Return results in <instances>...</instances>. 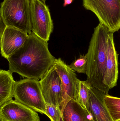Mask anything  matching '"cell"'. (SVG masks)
Here are the masks:
<instances>
[{
    "mask_svg": "<svg viewBox=\"0 0 120 121\" xmlns=\"http://www.w3.org/2000/svg\"><path fill=\"white\" fill-rule=\"evenodd\" d=\"M90 83L87 81H80L77 102L80 105L88 111L89 101V87Z\"/></svg>",
    "mask_w": 120,
    "mask_h": 121,
    "instance_id": "2e32d148",
    "label": "cell"
},
{
    "mask_svg": "<svg viewBox=\"0 0 120 121\" xmlns=\"http://www.w3.org/2000/svg\"><path fill=\"white\" fill-rule=\"evenodd\" d=\"M114 33L110 32L108 40L107 60L103 78V83L109 90L116 86L118 77V54L114 43Z\"/></svg>",
    "mask_w": 120,
    "mask_h": 121,
    "instance_id": "30bf717a",
    "label": "cell"
},
{
    "mask_svg": "<svg viewBox=\"0 0 120 121\" xmlns=\"http://www.w3.org/2000/svg\"><path fill=\"white\" fill-rule=\"evenodd\" d=\"M0 36L2 35V34L3 33L4 30H5L6 27H7L3 21L2 20V19L0 18Z\"/></svg>",
    "mask_w": 120,
    "mask_h": 121,
    "instance_id": "d6986e66",
    "label": "cell"
},
{
    "mask_svg": "<svg viewBox=\"0 0 120 121\" xmlns=\"http://www.w3.org/2000/svg\"><path fill=\"white\" fill-rule=\"evenodd\" d=\"M110 32L101 23L94 28L87 53V80L94 87L108 94L103 83Z\"/></svg>",
    "mask_w": 120,
    "mask_h": 121,
    "instance_id": "7a4b0ae2",
    "label": "cell"
},
{
    "mask_svg": "<svg viewBox=\"0 0 120 121\" xmlns=\"http://www.w3.org/2000/svg\"><path fill=\"white\" fill-rule=\"evenodd\" d=\"M0 14L7 27L28 34L31 32L30 0H4L1 3Z\"/></svg>",
    "mask_w": 120,
    "mask_h": 121,
    "instance_id": "3957f363",
    "label": "cell"
},
{
    "mask_svg": "<svg viewBox=\"0 0 120 121\" xmlns=\"http://www.w3.org/2000/svg\"><path fill=\"white\" fill-rule=\"evenodd\" d=\"M39 82L46 104L61 109L63 101V86L54 65L40 79Z\"/></svg>",
    "mask_w": 120,
    "mask_h": 121,
    "instance_id": "52a82bcc",
    "label": "cell"
},
{
    "mask_svg": "<svg viewBox=\"0 0 120 121\" xmlns=\"http://www.w3.org/2000/svg\"><path fill=\"white\" fill-rule=\"evenodd\" d=\"M89 101L88 111L94 121H113L106 108L104 101L106 95L108 94L94 87H89Z\"/></svg>",
    "mask_w": 120,
    "mask_h": 121,
    "instance_id": "7c38bea8",
    "label": "cell"
},
{
    "mask_svg": "<svg viewBox=\"0 0 120 121\" xmlns=\"http://www.w3.org/2000/svg\"><path fill=\"white\" fill-rule=\"evenodd\" d=\"M46 116L51 121H62V111L60 108L46 104Z\"/></svg>",
    "mask_w": 120,
    "mask_h": 121,
    "instance_id": "ac0fdd59",
    "label": "cell"
},
{
    "mask_svg": "<svg viewBox=\"0 0 120 121\" xmlns=\"http://www.w3.org/2000/svg\"><path fill=\"white\" fill-rule=\"evenodd\" d=\"M82 5L96 15L110 32L120 30V0H82Z\"/></svg>",
    "mask_w": 120,
    "mask_h": 121,
    "instance_id": "277c9868",
    "label": "cell"
},
{
    "mask_svg": "<svg viewBox=\"0 0 120 121\" xmlns=\"http://www.w3.org/2000/svg\"><path fill=\"white\" fill-rule=\"evenodd\" d=\"M62 113V121H94L89 111L73 99L66 104Z\"/></svg>",
    "mask_w": 120,
    "mask_h": 121,
    "instance_id": "4fadbf2b",
    "label": "cell"
},
{
    "mask_svg": "<svg viewBox=\"0 0 120 121\" xmlns=\"http://www.w3.org/2000/svg\"><path fill=\"white\" fill-rule=\"evenodd\" d=\"M88 60L87 54L80 55L79 57L73 61L70 65V67L78 73L86 74Z\"/></svg>",
    "mask_w": 120,
    "mask_h": 121,
    "instance_id": "e0dca14e",
    "label": "cell"
},
{
    "mask_svg": "<svg viewBox=\"0 0 120 121\" xmlns=\"http://www.w3.org/2000/svg\"><path fill=\"white\" fill-rule=\"evenodd\" d=\"M15 100L46 115V106L39 81L26 78L15 82L13 92Z\"/></svg>",
    "mask_w": 120,
    "mask_h": 121,
    "instance_id": "5b68a950",
    "label": "cell"
},
{
    "mask_svg": "<svg viewBox=\"0 0 120 121\" xmlns=\"http://www.w3.org/2000/svg\"><path fill=\"white\" fill-rule=\"evenodd\" d=\"M23 45L7 59L9 69L28 79L39 80L53 65L55 57L49 50L48 42L32 32Z\"/></svg>",
    "mask_w": 120,
    "mask_h": 121,
    "instance_id": "6da1fadb",
    "label": "cell"
},
{
    "mask_svg": "<svg viewBox=\"0 0 120 121\" xmlns=\"http://www.w3.org/2000/svg\"><path fill=\"white\" fill-rule=\"evenodd\" d=\"M104 101L106 108L113 121H120V98L106 95Z\"/></svg>",
    "mask_w": 120,
    "mask_h": 121,
    "instance_id": "9a60e30c",
    "label": "cell"
},
{
    "mask_svg": "<svg viewBox=\"0 0 120 121\" xmlns=\"http://www.w3.org/2000/svg\"><path fill=\"white\" fill-rule=\"evenodd\" d=\"M28 37V33H27L7 26L0 36L2 56L7 59L23 45Z\"/></svg>",
    "mask_w": 120,
    "mask_h": 121,
    "instance_id": "8fae6325",
    "label": "cell"
},
{
    "mask_svg": "<svg viewBox=\"0 0 120 121\" xmlns=\"http://www.w3.org/2000/svg\"><path fill=\"white\" fill-rule=\"evenodd\" d=\"M43 0H30L31 30L46 42L49 40L54 25L49 9Z\"/></svg>",
    "mask_w": 120,
    "mask_h": 121,
    "instance_id": "8992f818",
    "label": "cell"
},
{
    "mask_svg": "<svg viewBox=\"0 0 120 121\" xmlns=\"http://www.w3.org/2000/svg\"><path fill=\"white\" fill-rule=\"evenodd\" d=\"M43 0L44 1H45V2H46V0Z\"/></svg>",
    "mask_w": 120,
    "mask_h": 121,
    "instance_id": "44dd1931",
    "label": "cell"
},
{
    "mask_svg": "<svg viewBox=\"0 0 120 121\" xmlns=\"http://www.w3.org/2000/svg\"><path fill=\"white\" fill-rule=\"evenodd\" d=\"M73 0H64L63 6L65 7L67 5H70L72 3Z\"/></svg>",
    "mask_w": 120,
    "mask_h": 121,
    "instance_id": "ffe728a7",
    "label": "cell"
},
{
    "mask_svg": "<svg viewBox=\"0 0 120 121\" xmlns=\"http://www.w3.org/2000/svg\"><path fill=\"white\" fill-rule=\"evenodd\" d=\"M0 121H40L36 112L15 100L0 107Z\"/></svg>",
    "mask_w": 120,
    "mask_h": 121,
    "instance_id": "9c48e42d",
    "label": "cell"
},
{
    "mask_svg": "<svg viewBox=\"0 0 120 121\" xmlns=\"http://www.w3.org/2000/svg\"><path fill=\"white\" fill-rule=\"evenodd\" d=\"M15 81L10 70H0V107L12 100Z\"/></svg>",
    "mask_w": 120,
    "mask_h": 121,
    "instance_id": "5bb4252c",
    "label": "cell"
},
{
    "mask_svg": "<svg viewBox=\"0 0 120 121\" xmlns=\"http://www.w3.org/2000/svg\"><path fill=\"white\" fill-rule=\"evenodd\" d=\"M54 65L55 68L62 82L63 97L61 109L70 99L78 100L80 80L77 77L75 71L71 69L60 58L55 59Z\"/></svg>",
    "mask_w": 120,
    "mask_h": 121,
    "instance_id": "ba28073f",
    "label": "cell"
}]
</instances>
